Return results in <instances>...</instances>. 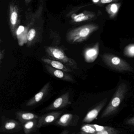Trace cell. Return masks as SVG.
I'll list each match as a JSON object with an SVG mask.
<instances>
[{
	"label": "cell",
	"mask_w": 134,
	"mask_h": 134,
	"mask_svg": "<svg viewBox=\"0 0 134 134\" xmlns=\"http://www.w3.org/2000/svg\"><path fill=\"white\" fill-rule=\"evenodd\" d=\"M96 132L95 129L90 124H85L81 126L80 131L78 134H93Z\"/></svg>",
	"instance_id": "cell-21"
},
{
	"label": "cell",
	"mask_w": 134,
	"mask_h": 134,
	"mask_svg": "<svg viewBox=\"0 0 134 134\" xmlns=\"http://www.w3.org/2000/svg\"><path fill=\"white\" fill-rule=\"evenodd\" d=\"M120 133V131L115 129L113 130H106L97 132L93 134H119Z\"/></svg>",
	"instance_id": "cell-24"
},
{
	"label": "cell",
	"mask_w": 134,
	"mask_h": 134,
	"mask_svg": "<svg viewBox=\"0 0 134 134\" xmlns=\"http://www.w3.org/2000/svg\"><path fill=\"white\" fill-rule=\"evenodd\" d=\"M101 57L105 64L112 69L119 71H133V68L129 63L113 54L104 53Z\"/></svg>",
	"instance_id": "cell-4"
},
{
	"label": "cell",
	"mask_w": 134,
	"mask_h": 134,
	"mask_svg": "<svg viewBox=\"0 0 134 134\" xmlns=\"http://www.w3.org/2000/svg\"><path fill=\"white\" fill-rule=\"evenodd\" d=\"M36 31L34 28H31L28 31L27 36V45L30 46L32 45L36 37Z\"/></svg>",
	"instance_id": "cell-20"
},
{
	"label": "cell",
	"mask_w": 134,
	"mask_h": 134,
	"mask_svg": "<svg viewBox=\"0 0 134 134\" xmlns=\"http://www.w3.org/2000/svg\"><path fill=\"white\" fill-rule=\"evenodd\" d=\"M124 53L126 55L129 57H134V44L127 46L125 48Z\"/></svg>",
	"instance_id": "cell-23"
},
{
	"label": "cell",
	"mask_w": 134,
	"mask_h": 134,
	"mask_svg": "<svg viewBox=\"0 0 134 134\" xmlns=\"http://www.w3.org/2000/svg\"><path fill=\"white\" fill-rule=\"evenodd\" d=\"M100 44L98 42L93 47L87 48L83 52L85 61L87 63L94 62L98 57L100 53Z\"/></svg>",
	"instance_id": "cell-11"
},
{
	"label": "cell",
	"mask_w": 134,
	"mask_h": 134,
	"mask_svg": "<svg viewBox=\"0 0 134 134\" xmlns=\"http://www.w3.org/2000/svg\"><path fill=\"white\" fill-rule=\"evenodd\" d=\"M41 60L45 64H47L56 69L62 70L68 73L73 71V69L67 66L60 61L50 59L47 57H42Z\"/></svg>",
	"instance_id": "cell-13"
},
{
	"label": "cell",
	"mask_w": 134,
	"mask_h": 134,
	"mask_svg": "<svg viewBox=\"0 0 134 134\" xmlns=\"http://www.w3.org/2000/svg\"><path fill=\"white\" fill-rule=\"evenodd\" d=\"M62 114L61 111H52L39 116L38 128L55 123Z\"/></svg>",
	"instance_id": "cell-6"
},
{
	"label": "cell",
	"mask_w": 134,
	"mask_h": 134,
	"mask_svg": "<svg viewBox=\"0 0 134 134\" xmlns=\"http://www.w3.org/2000/svg\"><path fill=\"white\" fill-rule=\"evenodd\" d=\"M45 51L47 57L60 61L72 69H78L75 60L68 57L61 48L56 46H47L45 48Z\"/></svg>",
	"instance_id": "cell-3"
},
{
	"label": "cell",
	"mask_w": 134,
	"mask_h": 134,
	"mask_svg": "<svg viewBox=\"0 0 134 134\" xmlns=\"http://www.w3.org/2000/svg\"><path fill=\"white\" fill-rule=\"evenodd\" d=\"M127 91L126 83H122L119 86L111 101L102 113L101 119L107 118L115 114L125 98Z\"/></svg>",
	"instance_id": "cell-2"
},
{
	"label": "cell",
	"mask_w": 134,
	"mask_h": 134,
	"mask_svg": "<svg viewBox=\"0 0 134 134\" xmlns=\"http://www.w3.org/2000/svg\"><path fill=\"white\" fill-rule=\"evenodd\" d=\"M118 0H101L100 2L101 4H106L111 3L114 1H117Z\"/></svg>",
	"instance_id": "cell-27"
},
{
	"label": "cell",
	"mask_w": 134,
	"mask_h": 134,
	"mask_svg": "<svg viewBox=\"0 0 134 134\" xmlns=\"http://www.w3.org/2000/svg\"><path fill=\"white\" fill-rule=\"evenodd\" d=\"M23 127L19 122L12 119L6 118L4 116L1 117V126L0 131L4 133H13L21 130Z\"/></svg>",
	"instance_id": "cell-5"
},
{
	"label": "cell",
	"mask_w": 134,
	"mask_h": 134,
	"mask_svg": "<svg viewBox=\"0 0 134 134\" xmlns=\"http://www.w3.org/2000/svg\"><path fill=\"white\" fill-rule=\"evenodd\" d=\"M46 71L52 76L56 77L61 80L73 82L74 81V78L68 72L62 70L56 69L52 67L45 64Z\"/></svg>",
	"instance_id": "cell-9"
},
{
	"label": "cell",
	"mask_w": 134,
	"mask_h": 134,
	"mask_svg": "<svg viewBox=\"0 0 134 134\" xmlns=\"http://www.w3.org/2000/svg\"><path fill=\"white\" fill-rule=\"evenodd\" d=\"M99 29L94 24H88L75 28L68 32L66 40L71 44L80 43L86 40L90 35Z\"/></svg>",
	"instance_id": "cell-1"
},
{
	"label": "cell",
	"mask_w": 134,
	"mask_h": 134,
	"mask_svg": "<svg viewBox=\"0 0 134 134\" xmlns=\"http://www.w3.org/2000/svg\"><path fill=\"white\" fill-rule=\"evenodd\" d=\"M126 123L128 125L134 126V116L132 118L127 120L126 122Z\"/></svg>",
	"instance_id": "cell-25"
},
{
	"label": "cell",
	"mask_w": 134,
	"mask_h": 134,
	"mask_svg": "<svg viewBox=\"0 0 134 134\" xmlns=\"http://www.w3.org/2000/svg\"><path fill=\"white\" fill-rule=\"evenodd\" d=\"M18 13L15 8H13L11 9L10 13V28L12 34L14 38L16 37V31L17 24V20H18Z\"/></svg>",
	"instance_id": "cell-16"
},
{
	"label": "cell",
	"mask_w": 134,
	"mask_h": 134,
	"mask_svg": "<svg viewBox=\"0 0 134 134\" xmlns=\"http://www.w3.org/2000/svg\"><path fill=\"white\" fill-rule=\"evenodd\" d=\"M91 126L93 127L96 132H100V131H104L106 130H115V128L109 126H100L97 124H90Z\"/></svg>",
	"instance_id": "cell-22"
},
{
	"label": "cell",
	"mask_w": 134,
	"mask_h": 134,
	"mask_svg": "<svg viewBox=\"0 0 134 134\" xmlns=\"http://www.w3.org/2000/svg\"><path fill=\"white\" fill-rule=\"evenodd\" d=\"M28 31L27 27L22 25L17 27L16 31V38L20 46H23L24 44H27V36Z\"/></svg>",
	"instance_id": "cell-15"
},
{
	"label": "cell",
	"mask_w": 134,
	"mask_h": 134,
	"mask_svg": "<svg viewBox=\"0 0 134 134\" xmlns=\"http://www.w3.org/2000/svg\"><path fill=\"white\" fill-rule=\"evenodd\" d=\"M5 55V49H3L1 50L0 51V62H1V64L2 61V60L4 58Z\"/></svg>",
	"instance_id": "cell-26"
},
{
	"label": "cell",
	"mask_w": 134,
	"mask_h": 134,
	"mask_svg": "<svg viewBox=\"0 0 134 134\" xmlns=\"http://www.w3.org/2000/svg\"><path fill=\"white\" fill-rule=\"evenodd\" d=\"M38 119L28 121L22 125L24 132L25 134H30L34 132L38 128Z\"/></svg>",
	"instance_id": "cell-18"
},
{
	"label": "cell",
	"mask_w": 134,
	"mask_h": 134,
	"mask_svg": "<svg viewBox=\"0 0 134 134\" xmlns=\"http://www.w3.org/2000/svg\"><path fill=\"white\" fill-rule=\"evenodd\" d=\"M79 119V116L77 115L66 113L61 116L55 124L57 126L64 127L75 126H77Z\"/></svg>",
	"instance_id": "cell-7"
},
{
	"label": "cell",
	"mask_w": 134,
	"mask_h": 134,
	"mask_svg": "<svg viewBox=\"0 0 134 134\" xmlns=\"http://www.w3.org/2000/svg\"><path fill=\"white\" fill-rule=\"evenodd\" d=\"M107 102V99H105L99 103L93 109L89 111L83 120V122L89 123L97 119L101 109L104 107Z\"/></svg>",
	"instance_id": "cell-10"
},
{
	"label": "cell",
	"mask_w": 134,
	"mask_h": 134,
	"mask_svg": "<svg viewBox=\"0 0 134 134\" xmlns=\"http://www.w3.org/2000/svg\"><path fill=\"white\" fill-rule=\"evenodd\" d=\"M50 87V85L49 83H47L38 93H37L27 102L26 106H33L40 102L49 93Z\"/></svg>",
	"instance_id": "cell-12"
},
{
	"label": "cell",
	"mask_w": 134,
	"mask_h": 134,
	"mask_svg": "<svg viewBox=\"0 0 134 134\" xmlns=\"http://www.w3.org/2000/svg\"><path fill=\"white\" fill-rule=\"evenodd\" d=\"M121 3H113L106 6V11L111 18H114L119 12Z\"/></svg>",
	"instance_id": "cell-19"
},
{
	"label": "cell",
	"mask_w": 134,
	"mask_h": 134,
	"mask_svg": "<svg viewBox=\"0 0 134 134\" xmlns=\"http://www.w3.org/2000/svg\"><path fill=\"white\" fill-rule=\"evenodd\" d=\"M15 114L17 118L22 125L28 121L38 119L39 117L34 113L24 111H19L17 112Z\"/></svg>",
	"instance_id": "cell-14"
},
{
	"label": "cell",
	"mask_w": 134,
	"mask_h": 134,
	"mask_svg": "<svg viewBox=\"0 0 134 134\" xmlns=\"http://www.w3.org/2000/svg\"><path fill=\"white\" fill-rule=\"evenodd\" d=\"M95 16L96 15L93 12L85 11L78 15H75L72 17V19L76 23H80L91 19Z\"/></svg>",
	"instance_id": "cell-17"
},
{
	"label": "cell",
	"mask_w": 134,
	"mask_h": 134,
	"mask_svg": "<svg viewBox=\"0 0 134 134\" xmlns=\"http://www.w3.org/2000/svg\"><path fill=\"white\" fill-rule=\"evenodd\" d=\"M71 104V102L70 100L69 94L67 92L56 98L46 108V110L48 111L59 110Z\"/></svg>",
	"instance_id": "cell-8"
},
{
	"label": "cell",
	"mask_w": 134,
	"mask_h": 134,
	"mask_svg": "<svg viewBox=\"0 0 134 134\" xmlns=\"http://www.w3.org/2000/svg\"><path fill=\"white\" fill-rule=\"evenodd\" d=\"M99 1L100 0H92L93 2H94V3H98V2H99Z\"/></svg>",
	"instance_id": "cell-28"
}]
</instances>
